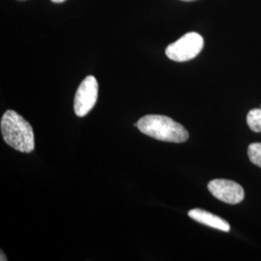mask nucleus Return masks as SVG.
I'll list each match as a JSON object with an SVG mask.
<instances>
[{
    "label": "nucleus",
    "instance_id": "obj_4",
    "mask_svg": "<svg viewBox=\"0 0 261 261\" xmlns=\"http://www.w3.org/2000/svg\"><path fill=\"white\" fill-rule=\"evenodd\" d=\"M98 99V82L93 75H88L80 84L75 93L74 110L79 117L90 112Z\"/></svg>",
    "mask_w": 261,
    "mask_h": 261
},
{
    "label": "nucleus",
    "instance_id": "obj_1",
    "mask_svg": "<svg viewBox=\"0 0 261 261\" xmlns=\"http://www.w3.org/2000/svg\"><path fill=\"white\" fill-rule=\"evenodd\" d=\"M1 134L4 141L17 151L30 153L35 148L31 125L15 111H7L1 118Z\"/></svg>",
    "mask_w": 261,
    "mask_h": 261
},
{
    "label": "nucleus",
    "instance_id": "obj_9",
    "mask_svg": "<svg viewBox=\"0 0 261 261\" xmlns=\"http://www.w3.org/2000/svg\"><path fill=\"white\" fill-rule=\"evenodd\" d=\"M53 2H55V3H62V2H64L66 0H51Z\"/></svg>",
    "mask_w": 261,
    "mask_h": 261
},
{
    "label": "nucleus",
    "instance_id": "obj_3",
    "mask_svg": "<svg viewBox=\"0 0 261 261\" xmlns=\"http://www.w3.org/2000/svg\"><path fill=\"white\" fill-rule=\"evenodd\" d=\"M203 46L204 40L200 34L189 32L176 42L168 45L166 48V55L173 61L185 62L198 56Z\"/></svg>",
    "mask_w": 261,
    "mask_h": 261
},
{
    "label": "nucleus",
    "instance_id": "obj_5",
    "mask_svg": "<svg viewBox=\"0 0 261 261\" xmlns=\"http://www.w3.org/2000/svg\"><path fill=\"white\" fill-rule=\"evenodd\" d=\"M208 190L219 200L228 203H240L245 197V192L241 185L226 179H214L208 183Z\"/></svg>",
    "mask_w": 261,
    "mask_h": 261
},
{
    "label": "nucleus",
    "instance_id": "obj_7",
    "mask_svg": "<svg viewBox=\"0 0 261 261\" xmlns=\"http://www.w3.org/2000/svg\"><path fill=\"white\" fill-rule=\"evenodd\" d=\"M247 124L254 133H261V109H252L247 115Z\"/></svg>",
    "mask_w": 261,
    "mask_h": 261
},
{
    "label": "nucleus",
    "instance_id": "obj_6",
    "mask_svg": "<svg viewBox=\"0 0 261 261\" xmlns=\"http://www.w3.org/2000/svg\"><path fill=\"white\" fill-rule=\"evenodd\" d=\"M188 215L196 222L205 224L207 226L213 227L216 229H219L221 231L228 232L230 230V225L226 221H224V219H222L219 216L207 212L205 210L198 209V208L192 209L189 211Z\"/></svg>",
    "mask_w": 261,
    "mask_h": 261
},
{
    "label": "nucleus",
    "instance_id": "obj_10",
    "mask_svg": "<svg viewBox=\"0 0 261 261\" xmlns=\"http://www.w3.org/2000/svg\"><path fill=\"white\" fill-rule=\"evenodd\" d=\"M182 1H187V2H191V1H196V0H182Z\"/></svg>",
    "mask_w": 261,
    "mask_h": 261
},
{
    "label": "nucleus",
    "instance_id": "obj_11",
    "mask_svg": "<svg viewBox=\"0 0 261 261\" xmlns=\"http://www.w3.org/2000/svg\"><path fill=\"white\" fill-rule=\"evenodd\" d=\"M260 109H261V106H260Z\"/></svg>",
    "mask_w": 261,
    "mask_h": 261
},
{
    "label": "nucleus",
    "instance_id": "obj_8",
    "mask_svg": "<svg viewBox=\"0 0 261 261\" xmlns=\"http://www.w3.org/2000/svg\"><path fill=\"white\" fill-rule=\"evenodd\" d=\"M248 156L253 165L261 168V142L250 144L248 148Z\"/></svg>",
    "mask_w": 261,
    "mask_h": 261
},
{
    "label": "nucleus",
    "instance_id": "obj_2",
    "mask_svg": "<svg viewBox=\"0 0 261 261\" xmlns=\"http://www.w3.org/2000/svg\"><path fill=\"white\" fill-rule=\"evenodd\" d=\"M135 126L142 134L161 141L182 143L189 139L188 130L181 124L164 115H145Z\"/></svg>",
    "mask_w": 261,
    "mask_h": 261
}]
</instances>
